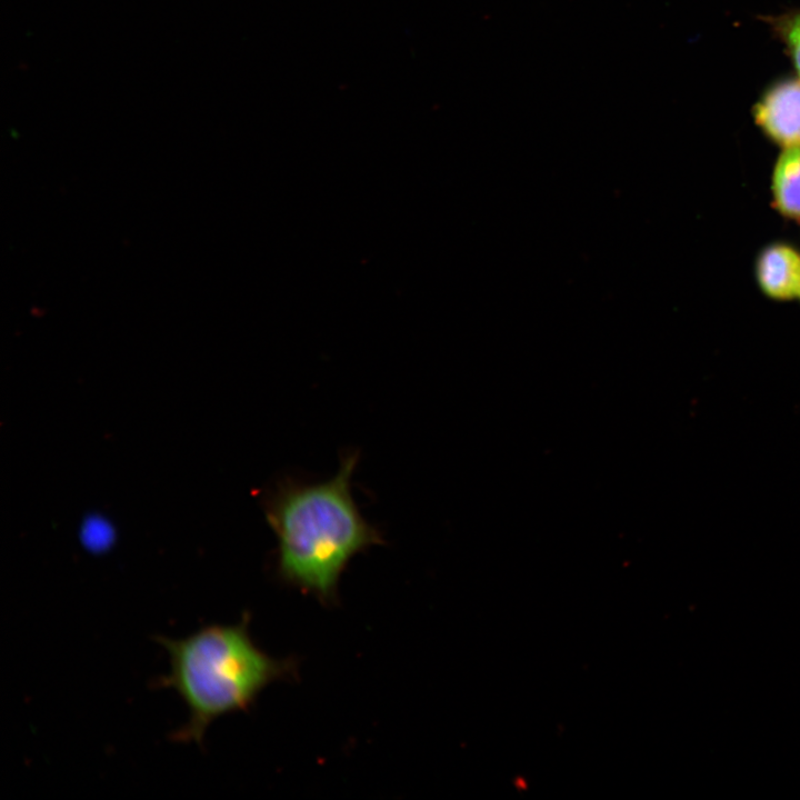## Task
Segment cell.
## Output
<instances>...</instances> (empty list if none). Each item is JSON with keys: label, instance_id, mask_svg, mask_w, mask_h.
<instances>
[{"label": "cell", "instance_id": "cell-1", "mask_svg": "<svg viewBox=\"0 0 800 800\" xmlns=\"http://www.w3.org/2000/svg\"><path fill=\"white\" fill-rule=\"evenodd\" d=\"M357 451L342 456L338 472L322 481L286 478L262 498L264 518L278 540L279 577L330 602L352 558L384 542L357 506L351 477Z\"/></svg>", "mask_w": 800, "mask_h": 800}, {"label": "cell", "instance_id": "cell-2", "mask_svg": "<svg viewBox=\"0 0 800 800\" xmlns=\"http://www.w3.org/2000/svg\"><path fill=\"white\" fill-rule=\"evenodd\" d=\"M247 617L237 624H209L184 638L158 637L168 653L161 687L174 690L188 710L172 738L202 744L209 726L244 711L271 682L291 673L292 663L268 656L253 642Z\"/></svg>", "mask_w": 800, "mask_h": 800}, {"label": "cell", "instance_id": "cell-3", "mask_svg": "<svg viewBox=\"0 0 800 800\" xmlns=\"http://www.w3.org/2000/svg\"><path fill=\"white\" fill-rule=\"evenodd\" d=\"M756 124L774 143L800 146V78L774 82L753 108Z\"/></svg>", "mask_w": 800, "mask_h": 800}, {"label": "cell", "instance_id": "cell-4", "mask_svg": "<svg viewBox=\"0 0 800 800\" xmlns=\"http://www.w3.org/2000/svg\"><path fill=\"white\" fill-rule=\"evenodd\" d=\"M756 278L762 292L773 300L798 297L800 253L783 242L764 247L757 257Z\"/></svg>", "mask_w": 800, "mask_h": 800}, {"label": "cell", "instance_id": "cell-5", "mask_svg": "<svg viewBox=\"0 0 800 800\" xmlns=\"http://www.w3.org/2000/svg\"><path fill=\"white\" fill-rule=\"evenodd\" d=\"M771 190L774 208L800 220V146L783 148L773 168Z\"/></svg>", "mask_w": 800, "mask_h": 800}, {"label": "cell", "instance_id": "cell-6", "mask_svg": "<svg viewBox=\"0 0 800 800\" xmlns=\"http://www.w3.org/2000/svg\"><path fill=\"white\" fill-rule=\"evenodd\" d=\"M779 29L800 78V12L784 17Z\"/></svg>", "mask_w": 800, "mask_h": 800}, {"label": "cell", "instance_id": "cell-7", "mask_svg": "<svg viewBox=\"0 0 800 800\" xmlns=\"http://www.w3.org/2000/svg\"><path fill=\"white\" fill-rule=\"evenodd\" d=\"M112 530L106 520L97 517L88 518L82 527V537L89 547L106 546L112 538Z\"/></svg>", "mask_w": 800, "mask_h": 800}, {"label": "cell", "instance_id": "cell-8", "mask_svg": "<svg viewBox=\"0 0 800 800\" xmlns=\"http://www.w3.org/2000/svg\"><path fill=\"white\" fill-rule=\"evenodd\" d=\"M798 297L800 298V288H799V293H798Z\"/></svg>", "mask_w": 800, "mask_h": 800}]
</instances>
